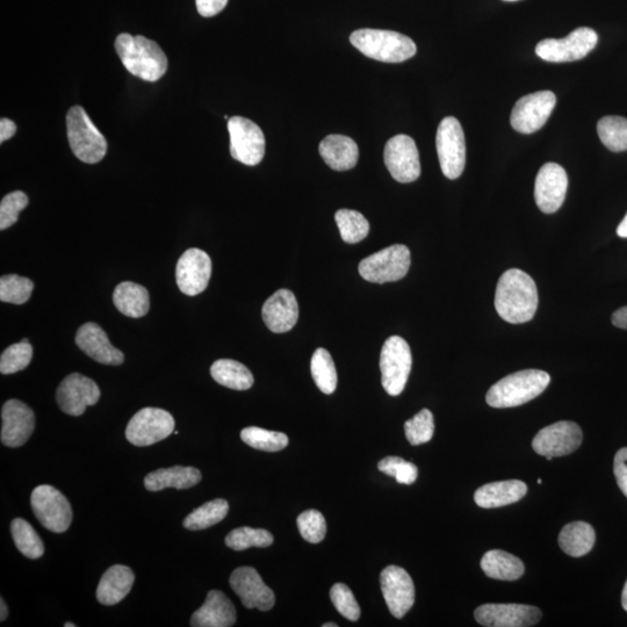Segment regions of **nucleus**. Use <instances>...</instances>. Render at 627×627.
Here are the masks:
<instances>
[{
  "instance_id": "1",
  "label": "nucleus",
  "mask_w": 627,
  "mask_h": 627,
  "mask_svg": "<svg viewBox=\"0 0 627 627\" xmlns=\"http://www.w3.org/2000/svg\"><path fill=\"white\" fill-rule=\"evenodd\" d=\"M538 290L535 280L522 270L503 273L497 283L495 309L501 319L511 324L529 322L538 309Z\"/></svg>"
},
{
  "instance_id": "2",
  "label": "nucleus",
  "mask_w": 627,
  "mask_h": 627,
  "mask_svg": "<svg viewBox=\"0 0 627 627\" xmlns=\"http://www.w3.org/2000/svg\"><path fill=\"white\" fill-rule=\"evenodd\" d=\"M115 49L125 68L143 81L157 82L168 70L167 55L155 41L142 35L120 34Z\"/></svg>"
},
{
  "instance_id": "3",
  "label": "nucleus",
  "mask_w": 627,
  "mask_h": 627,
  "mask_svg": "<svg viewBox=\"0 0 627 627\" xmlns=\"http://www.w3.org/2000/svg\"><path fill=\"white\" fill-rule=\"evenodd\" d=\"M550 383V374L544 371L516 372L490 387L486 401L490 407L499 409L522 406L536 399Z\"/></svg>"
},
{
  "instance_id": "4",
  "label": "nucleus",
  "mask_w": 627,
  "mask_h": 627,
  "mask_svg": "<svg viewBox=\"0 0 627 627\" xmlns=\"http://www.w3.org/2000/svg\"><path fill=\"white\" fill-rule=\"evenodd\" d=\"M350 42L370 59L385 63H401L417 53L415 42L398 32L364 28L351 34Z\"/></svg>"
},
{
  "instance_id": "5",
  "label": "nucleus",
  "mask_w": 627,
  "mask_h": 627,
  "mask_svg": "<svg viewBox=\"0 0 627 627\" xmlns=\"http://www.w3.org/2000/svg\"><path fill=\"white\" fill-rule=\"evenodd\" d=\"M67 129L70 148L79 161L96 164L103 160L107 153V141L82 106L70 108Z\"/></svg>"
},
{
  "instance_id": "6",
  "label": "nucleus",
  "mask_w": 627,
  "mask_h": 627,
  "mask_svg": "<svg viewBox=\"0 0 627 627\" xmlns=\"http://www.w3.org/2000/svg\"><path fill=\"white\" fill-rule=\"evenodd\" d=\"M413 356L408 343L400 336L389 337L380 355L381 384L391 396H398L407 385Z\"/></svg>"
},
{
  "instance_id": "7",
  "label": "nucleus",
  "mask_w": 627,
  "mask_h": 627,
  "mask_svg": "<svg viewBox=\"0 0 627 627\" xmlns=\"http://www.w3.org/2000/svg\"><path fill=\"white\" fill-rule=\"evenodd\" d=\"M412 258L406 245L395 244L363 259L358 271L366 281L393 283L406 277Z\"/></svg>"
},
{
  "instance_id": "8",
  "label": "nucleus",
  "mask_w": 627,
  "mask_h": 627,
  "mask_svg": "<svg viewBox=\"0 0 627 627\" xmlns=\"http://www.w3.org/2000/svg\"><path fill=\"white\" fill-rule=\"evenodd\" d=\"M436 147L444 176L459 178L466 164V142L463 127L456 118H445L439 124Z\"/></svg>"
},
{
  "instance_id": "9",
  "label": "nucleus",
  "mask_w": 627,
  "mask_h": 627,
  "mask_svg": "<svg viewBox=\"0 0 627 627\" xmlns=\"http://www.w3.org/2000/svg\"><path fill=\"white\" fill-rule=\"evenodd\" d=\"M597 33L588 27H580L565 39H546L536 47L540 59L552 63L574 62L585 59L596 47Z\"/></svg>"
},
{
  "instance_id": "10",
  "label": "nucleus",
  "mask_w": 627,
  "mask_h": 627,
  "mask_svg": "<svg viewBox=\"0 0 627 627\" xmlns=\"http://www.w3.org/2000/svg\"><path fill=\"white\" fill-rule=\"evenodd\" d=\"M230 154L234 160L255 167L265 155V136L261 127L243 117H233L228 121Z\"/></svg>"
},
{
  "instance_id": "11",
  "label": "nucleus",
  "mask_w": 627,
  "mask_h": 627,
  "mask_svg": "<svg viewBox=\"0 0 627 627\" xmlns=\"http://www.w3.org/2000/svg\"><path fill=\"white\" fill-rule=\"evenodd\" d=\"M33 513L49 531L66 532L72 522V509L67 497L53 486L42 485L31 496Z\"/></svg>"
},
{
  "instance_id": "12",
  "label": "nucleus",
  "mask_w": 627,
  "mask_h": 627,
  "mask_svg": "<svg viewBox=\"0 0 627 627\" xmlns=\"http://www.w3.org/2000/svg\"><path fill=\"white\" fill-rule=\"evenodd\" d=\"M175 432V418L160 408H143L129 421L126 438L135 446H150Z\"/></svg>"
},
{
  "instance_id": "13",
  "label": "nucleus",
  "mask_w": 627,
  "mask_h": 627,
  "mask_svg": "<svg viewBox=\"0 0 627 627\" xmlns=\"http://www.w3.org/2000/svg\"><path fill=\"white\" fill-rule=\"evenodd\" d=\"M557 97L551 91H539L524 96L511 112V126L521 134H533L542 129L549 120Z\"/></svg>"
},
{
  "instance_id": "14",
  "label": "nucleus",
  "mask_w": 627,
  "mask_h": 627,
  "mask_svg": "<svg viewBox=\"0 0 627 627\" xmlns=\"http://www.w3.org/2000/svg\"><path fill=\"white\" fill-rule=\"evenodd\" d=\"M385 164L396 182L413 183L421 175L420 154L408 135H396L386 143Z\"/></svg>"
},
{
  "instance_id": "15",
  "label": "nucleus",
  "mask_w": 627,
  "mask_h": 627,
  "mask_svg": "<svg viewBox=\"0 0 627 627\" xmlns=\"http://www.w3.org/2000/svg\"><path fill=\"white\" fill-rule=\"evenodd\" d=\"M582 430L574 422L562 421L549 425L538 432L532 441V448L544 457H562L580 448Z\"/></svg>"
},
{
  "instance_id": "16",
  "label": "nucleus",
  "mask_w": 627,
  "mask_h": 627,
  "mask_svg": "<svg viewBox=\"0 0 627 627\" xmlns=\"http://www.w3.org/2000/svg\"><path fill=\"white\" fill-rule=\"evenodd\" d=\"M381 592L387 607L395 618H403L415 603V586L412 578L398 566H388L380 574Z\"/></svg>"
},
{
  "instance_id": "17",
  "label": "nucleus",
  "mask_w": 627,
  "mask_h": 627,
  "mask_svg": "<svg viewBox=\"0 0 627 627\" xmlns=\"http://www.w3.org/2000/svg\"><path fill=\"white\" fill-rule=\"evenodd\" d=\"M212 276V261L207 252L197 248L186 250L179 258L176 281L179 290L190 297L203 293Z\"/></svg>"
},
{
  "instance_id": "18",
  "label": "nucleus",
  "mask_w": 627,
  "mask_h": 627,
  "mask_svg": "<svg viewBox=\"0 0 627 627\" xmlns=\"http://www.w3.org/2000/svg\"><path fill=\"white\" fill-rule=\"evenodd\" d=\"M100 399V389L92 379L72 373L57 388L56 400L63 413L81 416L86 408L95 406Z\"/></svg>"
},
{
  "instance_id": "19",
  "label": "nucleus",
  "mask_w": 627,
  "mask_h": 627,
  "mask_svg": "<svg viewBox=\"0 0 627 627\" xmlns=\"http://www.w3.org/2000/svg\"><path fill=\"white\" fill-rule=\"evenodd\" d=\"M474 617L487 627H528L542 619V611L525 604H485L475 610Z\"/></svg>"
},
{
  "instance_id": "20",
  "label": "nucleus",
  "mask_w": 627,
  "mask_h": 627,
  "mask_svg": "<svg viewBox=\"0 0 627 627\" xmlns=\"http://www.w3.org/2000/svg\"><path fill=\"white\" fill-rule=\"evenodd\" d=\"M568 189L567 172L557 163H546L539 170L535 198L540 211L553 214L559 211L564 204Z\"/></svg>"
},
{
  "instance_id": "21",
  "label": "nucleus",
  "mask_w": 627,
  "mask_h": 627,
  "mask_svg": "<svg viewBox=\"0 0 627 627\" xmlns=\"http://www.w3.org/2000/svg\"><path fill=\"white\" fill-rule=\"evenodd\" d=\"M229 582L247 609L269 611L276 603L275 593L265 585L255 568H237L230 576Z\"/></svg>"
},
{
  "instance_id": "22",
  "label": "nucleus",
  "mask_w": 627,
  "mask_h": 627,
  "mask_svg": "<svg viewBox=\"0 0 627 627\" xmlns=\"http://www.w3.org/2000/svg\"><path fill=\"white\" fill-rule=\"evenodd\" d=\"M2 443L9 448L23 446L35 429L33 410L16 399L4 403L2 409Z\"/></svg>"
},
{
  "instance_id": "23",
  "label": "nucleus",
  "mask_w": 627,
  "mask_h": 627,
  "mask_svg": "<svg viewBox=\"0 0 627 627\" xmlns=\"http://www.w3.org/2000/svg\"><path fill=\"white\" fill-rule=\"evenodd\" d=\"M76 344L97 363L118 366L125 362L124 353L113 347L105 331L97 323L83 324L77 331Z\"/></svg>"
},
{
  "instance_id": "24",
  "label": "nucleus",
  "mask_w": 627,
  "mask_h": 627,
  "mask_svg": "<svg viewBox=\"0 0 627 627\" xmlns=\"http://www.w3.org/2000/svg\"><path fill=\"white\" fill-rule=\"evenodd\" d=\"M262 315L266 327L272 333H288L299 319L297 298L291 291L279 290L265 301Z\"/></svg>"
},
{
  "instance_id": "25",
  "label": "nucleus",
  "mask_w": 627,
  "mask_h": 627,
  "mask_svg": "<svg viewBox=\"0 0 627 627\" xmlns=\"http://www.w3.org/2000/svg\"><path fill=\"white\" fill-rule=\"evenodd\" d=\"M236 609L232 601L219 590H211L206 601L191 618L193 627H230L236 623Z\"/></svg>"
},
{
  "instance_id": "26",
  "label": "nucleus",
  "mask_w": 627,
  "mask_h": 627,
  "mask_svg": "<svg viewBox=\"0 0 627 627\" xmlns=\"http://www.w3.org/2000/svg\"><path fill=\"white\" fill-rule=\"evenodd\" d=\"M528 493V486L520 480L492 482L480 487L474 494L479 507L494 509L521 501Z\"/></svg>"
},
{
  "instance_id": "27",
  "label": "nucleus",
  "mask_w": 627,
  "mask_h": 627,
  "mask_svg": "<svg viewBox=\"0 0 627 627\" xmlns=\"http://www.w3.org/2000/svg\"><path fill=\"white\" fill-rule=\"evenodd\" d=\"M320 155L329 168L348 171L356 167L359 149L357 143L348 136L333 134L321 142Z\"/></svg>"
},
{
  "instance_id": "28",
  "label": "nucleus",
  "mask_w": 627,
  "mask_h": 627,
  "mask_svg": "<svg viewBox=\"0 0 627 627\" xmlns=\"http://www.w3.org/2000/svg\"><path fill=\"white\" fill-rule=\"evenodd\" d=\"M135 575L131 568L114 565L108 568L97 588V600L104 605L120 603L131 593Z\"/></svg>"
},
{
  "instance_id": "29",
  "label": "nucleus",
  "mask_w": 627,
  "mask_h": 627,
  "mask_svg": "<svg viewBox=\"0 0 627 627\" xmlns=\"http://www.w3.org/2000/svg\"><path fill=\"white\" fill-rule=\"evenodd\" d=\"M201 479L203 475L197 468L175 466L149 473L144 479V486L149 492H160L167 488L182 490L197 486Z\"/></svg>"
},
{
  "instance_id": "30",
  "label": "nucleus",
  "mask_w": 627,
  "mask_h": 627,
  "mask_svg": "<svg viewBox=\"0 0 627 627\" xmlns=\"http://www.w3.org/2000/svg\"><path fill=\"white\" fill-rule=\"evenodd\" d=\"M113 301L121 314L133 317V319L146 316L150 308L147 288L131 281H125L115 288Z\"/></svg>"
},
{
  "instance_id": "31",
  "label": "nucleus",
  "mask_w": 627,
  "mask_h": 627,
  "mask_svg": "<svg viewBox=\"0 0 627 627\" xmlns=\"http://www.w3.org/2000/svg\"><path fill=\"white\" fill-rule=\"evenodd\" d=\"M481 568L488 578L501 581H516L525 572L520 558L501 550L488 551L481 559Z\"/></svg>"
},
{
  "instance_id": "32",
  "label": "nucleus",
  "mask_w": 627,
  "mask_h": 627,
  "mask_svg": "<svg viewBox=\"0 0 627 627\" xmlns=\"http://www.w3.org/2000/svg\"><path fill=\"white\" fill-rule=\"evenodd\" d=\"M595 542V530L586 522L569 523L564 526L559 535L561 550L573 558L586 556L593 550Z\"/></svg>"
},
{
  "instance_id": "33",
  "label": "nucleus",
  "mask_w": 627,
  "mask_h": 627,
  "mask_svg": "<svg viewBox=\"0 0 627 627\" xmlns=\"http://www.w3.org/2000/svg\"><path fill=\"white\" fill-rule=\"evenodd\" d=\"M211 374L216 383L234 391H248L255 381L248 367L233 359L216 360Z\"/></svg>"
},
{
  "instance_id": "34",
  "label": "nucleus",
  "mask_w": 627,
  "mask_h": 627,
  "mask_svg": "<svg viewBox=\"0 0 627 627\" xmlns=\"http://www.w3.org/2000/svg\"><path fill=\"white\" fill-rule=\"evenodd\" d=\"M228 513V502L226 500L216 499L194 510L193 513L185 518L183 525L187 530H205L225 520Z\"/></svg>"
},
{
  "instance_id": "35",
  "label": "nucleus",
  "mask_w": 627,
  "mask_h": 627,
  "mask_svg": "<svg viewBox=\"0 0 627 627\" xmlns=\"http://www.w3.org/2000/svg\"><path fill=\"white\" fill-rule=\"evenodd\" d=\"M11 532L17 549L28 559H39L45 553V545L33 526L23 518H16L11 524Z\"/></svg>"
},
{
  "instance_id": "36",
  "label": "nucleus",
  "mask_w": 627,
  "mask_h": 627,
  "mask_svg": "<svg viewBox=\"0 0 627 627\" xmlns=\"http://www.w3.org/2000/svg\"><path fill=\"white\" fill-rule=\"evenodd\" d=\"M335 220L345 243L356 244L366 239L370 233V223L362 213L352 209H340Z\"/></svg>"
},
{
  "instance_id": "37",
  "label": "nucleus",
  "mask_w": 627,
  "mask_h": 627,
  "mask_svg": "<svg viewBox=\"0 0 627 627\" xmlns=\"http://www.w3.org/2000/svg\"><path fill=\"white\" fill-rule=\"evenodd\" d=\"M597 133L600 140L609 150L621 153L627 150V119L609 115L597 124Z\"/></svg>"
},
{
  "instance_id": "38",
  "label": "nucleus",
  "mask_w": 627,
  "mask_h": 627,
  "mask_svg": "<svg viewBox=\"0 0 627 627\" xmlns=\"http://www.w3.org/2000/svg\"><path fill=\"white\" fill-rule=\"evenodd\" d=\"M312 376L324 394H333L337 387V371L333 357L326 349H317L312 357Z\"/></svg>"
},
{
  "instance_id": "39",
  "label": "nucleus",
  "mask_w": 627,
  "mask_h": 627,
  "mask_svg": "<svg viewBox=\"0 0 627 627\" xmlns=\"http://www.w3.org/2000/svg\"><path fill=\"white\" fill-rule=\"evenodd\" d=\"M241 438L250 448L265 452H278L284 450L288 445V437L283 432L257 427L243 429Z\"/></svg>"
},
{
  "instance_id": "40",
  "label": "nucleus",
  "mask_w": 627,
  "mask_h": 627,
  "mask_svg": "<svg viewBox=\"0 0 627 627\" xmlns=\"http://www.w3.org/2000/svg\"><path fill=\"white\" fill-rule=\"evenodd\" d=\"M273 536L264 529H252L248 526L235 529L226 537V545L234 551H244L250 547H269L273 544Z\"/></svg>"
},
{
  "instance_id": "41",
  "label": "nucleus",
  "mask_w": 627,
  "mask_h": 627,
  "mask_svg": "<svg viewBox=\"0 0 627 627\" xmlns=\"http://www.w3.org/2000/svg\"><path fill=\"white\" fill-rule=\"evenodd\" d=\"M34 283L31 279L18 275L0 278V300L6 304L24 305L31 299Z\"/></svg>"
},
{
  "instance_id": "42",
  "label": "nucleus",
  "mask_w": 627,
  "mask_h": 627,
  "mask_svg": "<svg viewBox=\"0 0 627 627\" xmlns=\"http://www.w3.org/2000/svg\"><path fill=\"white\" fill-rule=\"evenodd\" d=\"M33 358V347L27 338L7 348L0 357V372L13 374L26 369Z\"/></svg>"
},
{
  "instance_id": "43",
  "label": "nucleus",
  "mask_w": 627,
  "mask_h": 627,
  "mask_svg": "<svg viewBox=\"0 0 627 627\" xmlns=\"http://www.w3.org/2000/svg\"><path fill=\"white\" fill-rule=\"evenodd\" d=\"M405 432L408 442L414 446L430 442L435 434L434 415L429 409H422L405 423Z\"/></svg>"
},
{
  "instance_id": "44",
  "label": "nucleus",
  "mask_w": 627,
  "mask_h": 627,
  "mask_svg": "<svg viewBox=\"0 0 627 627\" xmlns=\"http://www.w3.org/2000/svg\"><path fill=\"white\" fill-rule=\"evenodd\" d=\"M298 528L302 538L309 543L319 544L327 533L326 518L317 510H307L298 517Z\"/></svg>"
},
{
  "instance_id": "45",
  "label": "nucleus",
  "mask_w": 627,
  "mask_h": 627,
  "mask_svg": "<svg viewBox=\"0 0 627 627\" xmlns=\"http://www.w3.org/2000/svg\"><path fill=\"white\" fill-rule=\"evenodd\" d=\"M378 468L380 472L395 478L402 485H412L418 477L416 465L399 457H387L381 460Z\"/></svg>"
},
{
  "instance_id": "46",
  "label": "nucleus",
  "mask_w": 627,
  "mask_h": 627,
  "mask_svg": "<svg viewBox=\"0 0 627 627\" xmlns=\"http://www.w3.org/2000/svg\"><path fill=\"white\" fill-rule=\"evenodd\" d=\"M330 598L340 614L351 622H357L360 617L359 604L350 588L344 583H336L330 590Z\"/></svg>"
},
{
  "instance_id": "47",
  "label": "nucleus",
  "mask_w": 627,
  "mask_h": 627,
  "mask_svg": "<svg viewBox=\"0 0 627 627\" xmlns=\"http://www.w3.org/2000/svg\"><path fill=\"white\" fill-rule=\"evenodd\" d=\"M27 205L28 197L24 192L14 191L7 194L0 203V230L12 227Z\"/></svg>"
},
{
  "instance_id": "48",
  "label": "nucleus",
  "mask_w": 627,
  "mask_h": 627,
  "mask_svg": "<svg viewBox=\"0 0 627 627\" xmlns=\"http://www.w3.org/2000/svg\"><path fill=\"white\" fill-rule=\"evenodd\" d=\"M614 472L619 488L627 497V448L617 452L614 463Z\"/></svg>"
},
{
  "instance_id": "49",
  "label": "nucleus",
  "mask_w": 627,
  "mask_h": 627,
  "mask_svg": "<svg viewBox=\"0 0 627 627\" xmlns=\"http://www.w3.org/2000/svg\"><path fill=\"white\" fill-rule=\"evenodd\" d=\"M201 16L211 18L219 14L228 4V0H196Z\"/></svg>"
},
{
  "instance_id": "50",
  "label": "nucleus",
  "mask_w": 627,
  "mask_h": 627,
  "mask_svg": "<svg viewBox=\"0 0 627 627\" xmlns=\"http://www.w3.org/2000/svg\"><path fill=\"white\" fill-rule=\"evenodd\" d=\"M17 132V125L10 119L3 118L0 120V142L4 143L13 138Z\"/></svg>"
},
{
  "instance_id": "51",
  "label": "nucleus",
  "mask_w": 627,
  "mask_h": 627,
  "mask_svg": "<svg viewBox=\"0 0 627 627\" xmlns=\"http://www.w3.org/2000/svg\"><path fill=\"white\" fill-rule=\"evenodd\" d=\"M612 324L619 329L627 330V306L618 309V311L612 315Z\"/></svg>"
},
{
  "instance_id": "52",
  "label": "nucleus",
  "mask_w": 627,
  "mask_h": 627,
  "mask_svg": "<svg viewBox=\"0 0 627 627\" xmlns=\"http://www.w3.org/2000/svg\"><path fill=\"white\" fill-rule=\"evenodd\" d=\"M617 235L619 237H622V239H627V213L625 215V218L621 222V225H619L617 228Z\"/></svg>"
},
{
  "instance_id": "53",
  "label": "nucleus",
  "mask_w": 627,
  "mask_h": 627,
  "mask_svg": "<svg viewBox=\"0 0 627 627\" xmlns=\"http://www.w3.org/2000/svg\"><path fill=\"white\" fill-rule=\"evenodd\" d=\"M0 608H2V614H0V621L4 622L9 615V609H7V605L5 604L3 598L0 600Z\"/></svg>"
},
{
  "instance_id": "54",
  "label": "nucleus",
  "mask_w": 627,
  "mask_h": 627,
  "mask_svg": "<svg viewBox=\"0 0 627 627\" xmlns=\"http://www.w3.org/2000/svg\"><path fill=\"white\" fill-rule=\"evenodd\" d=\"M622 604H623V608L624 610L627 611V581L625 583V587L623 589V594H622Z\"/></svg>"
},
{
  "instance_id": "55",
  "label": "nucleus",
  "mask_w": 627,
  "mask_h": 627,
  "mask_svg": "<svg viewBox=\"0 0 627 627\" xmlns=\"http://www.w3.org/2000/svg\"><path fill=\"white\" fill-rule=\"evenodd\" d=\"M337 624L334 623H327V624H323V627H337Z\"/></svg>"
},
{
  "instance_id": "56",
  "label": "nucleus",
  "mask_w": 627,
  "mask_h": 627,
  "mask_svg": "<svg viewBox=\"0 0 627 627\" xmlns=\"http://www.w3.org/2000/svg\"><path fill=\"white\" fill-rule=\"evenodd\" d=\"M75 626H76V625H75V624H72V623H67V624H64V627H75Z\"/></svg>"
},
{
  "instance_id": "57",
  "label": "nucleus",
  "mask_w": 627,
  "mask_h": 627,
  "mask_svg": "<svg viewBox=\"0 0 627 627\" xmlns=\"http://www.w3.org/2000/svg\"><path fill=\"white\" fill-rule=\"evenodd\" d=\"M504 2H517V0H504Z\"/></svg>"
}]
</instances>
